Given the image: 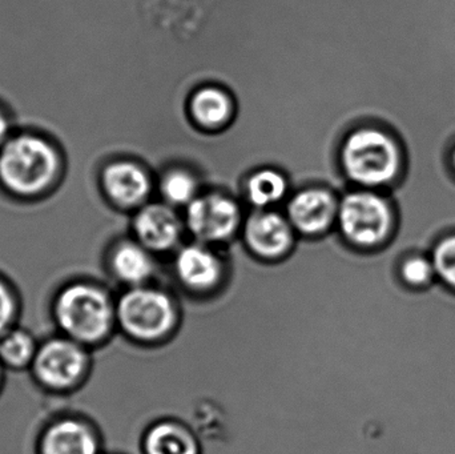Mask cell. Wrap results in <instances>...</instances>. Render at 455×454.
Here are the masks:
<instances>
[{
    "label": "cell",
    "mask_w": 455,
    "mask_h": 454,
    "mask_svg": "<svg viewBox=\"0 0 455 454\" xmlns=\"http://www.w3.org/2000/svg\"><path fill=\"white\" fill-rule=\"evenodd\" d=\"M192 111L202 124L220 125L229 119L232 106L223 91L205 88L195 95Z\"/></svg>",
    "instance_id": "e0dca14e"
},
{
    "label": "cell",
    "mask_w": 455,
    "mask_h": 454,
    "mask_svg": "<svg viewBox=\"0 0 455 454\" xmlns=\"http://www.w3.org/2000/svg\"><path fill=\"white\" fill-rule=\"evenodd\" d=\"M40 341L26 328L13 327L0 336V365L4 370H29Z\"/></svg>",
    "instance_id": "9a60e30c"
},
{
    "label": "cell",
    "mask_w": 455,
    "mask_h": 454,
    "mask_svg": "<svg viewBox=\"0 0 455 454\" xmlns=\"http://www.w3.org/2000/svg\"><path fill=\"white\" fill-rule=\"evenodd\" d=\"M20 296L12 280L0 274V336L18 325Z\"/></svg>",
    "instance_id": "d6986e66"
},
{
    "label": "cell",
    "mask_w": 455,
    "mask_h": 454,
    "mask_svg": "<svg viewBox=\"0 0 455 454\" xmlns=\"http://www.w3.org/2000/svg\"><path fill=\"white\" fill-rule=\"evenodd\" d=\"M344 165L355 183L382 186L397 175L400 151L387 133L377 130L357 131L345 144Z\"/></svg>",
    "instance_id": "277c9868"
},
{
    "label": "cell",
    "mask_w": 455,
    "mask_h": 454,
    "mask_svg": "<svg viewBox=\"0 0 455 454\" xmlns=\"http://www.w3.org/2000/svg\"><path fill=\"white\" fill-rule=\"evenodd\" d=\"M88 370V348L58 333L40 341L28 372L43 391L53 394H68L82 386Z\"/></svg>",
    "instance_id": "3957f363"
},
{
    "label": "cell",
    "mask_w": 455,
    "mask_h": 454,
    "mask_svg": "<svg viewBox=\"0 0 455 454\" xmlns=\"http://www.w3.org/2000/svg\"><path fill=\"white\" fill-rule=\"evenodd\" d=\"M163 194L173 204L192 203L196 194V181L188 173L176 171L163 181Z\"/></svg>",
    "instance_id": "44dd1931"
},
{
    "label": "cell",
    "mask_w": 455,
    "mask_h": 454,
    "mask_svg": "<svg viewBox=\"0 0 455 454\" xmlns=\"http://www.w3.org/2000/svg\"><path fill=\"white\" fill-rule=\"evenodd\" d=\"M51 316L58 333L90 349L111 333L116 323V304L95 283L68 279L52 296Z\"/></svg>",
    "instance_id": "7a4b0ae2"
},
{
    "label": "cell",
    "mask_w": 455,
    "mask_h": 454,
    "mask_svg": "<svg viewBox=\"0 0 455 454\" xmlns=\"http://www.w3.org/2000/svg\"><path fill=\"white\" fill-rule=\"evenodd\" d=\"M98 434L77 416H60L47 423L37 437L36 454H99Z\"/></svg>",
    "instance_id": "52a82bcc"
},
{
    "label": "cell",
    "mask_w": 455,
    "mask_h": 454,
    "mask_svg": "<svg viewBox=\"0 0 455 454\" xmlns=\"http://www.w3.org/2000/svg\"><path fill=\"white\" fill-rule=\"evenodd\" d=\"M238 219V210L232 200L212 195L195 199L189 204L187 220L195 236L216 242L233 234Z\"/></svg>",
    "instance_id": "ba28073f"
},
{
    "label": "cell",
    "mask_w": 455,
    "mask_h": 454,
    "mask_svg": "<svg viewBox=\"0 0 455 454\" xmlns=\"http://www.w3.org/2000/svg\"><path fill=\"white\" fill-rule=\"evenodd\" d=\"M432 260L438 279L455 291V237L443 240L435 248Z\"/></svg>",
    "instance_id": "7402d4cb"
},
{
    "label": "cell",
    "mask_w": 455,
    "mask_h": 454,
    "mask_svg": "<svg viewBox=\"0 0 455 454\" xmlns=\"http://www.w3.org/2000/svg\"><path fill=\"white\" fill-rule=\"evenodd\" d=\"M112 274L125 284H143L154 272V264L148 253L132 243L117 245L111 255Z\"/></svg>",
    "instance_id": "5bb4252c"
},
{
    "label": "cell",
    "mask_w": 455,
    "mask_h": 454,
    "mask_svg": "<svg viewBox=\"0 0 455 454\" xmlns=\"http://www.w3.org/2000/svg\"><path fill=\"white\" fill-rule=\"evenodd\" d=\"M176 271L184 284L194 290H208L221 276V267L213 253L205 248L191 245L178 255Z\"/></svg>",
    "instance_id": "4fadbf2b"
},
{
    "label": "cell",
    "mask_w": 455,
    "mask_h": 454,
    "mask_svg": "<svg viewBox=\"0 0 455 454\" xmlns=\"http://www.w3.org/2000/svg\"><path fill=\"white\" fill-rule=\"evenodd\" d=\"M339 216L345 236L360 245L382 242L392 223L389 205L371 192H355L345 197Z\"/></svg>",
    "instance_id": "8992f818"
},
{
    "label": "cell",
    "mask_w": 455,
    "mask_h": 454,
    "mask_svg": "<svg viewBox=\"0 0 455 454\" xmlns=\"http://www.w3.org/2000/svg\"><path fill=\"white\" fill-rule=\"evenodd\" d=\"M135 229L139 239L147 247L164 251L175 244L180 226L172 210L165 205L152 204L136 216Z\"/></svg>",
    "instance_id": "7c38bea8"
},
{
    "label": "cell",
    "mask_w": 455,
    "mask_h": 454,
    "mask_svg": "<svg viewBox=\"0 0 455 454\" xmlns=\"http://www.w3.org/2000/svg\"><path fill=\"white\" fill-rule=\"evenodd\" d=\"M101 189L119 207H133L143 202L149 191V181L140 167L128 162H116L103 168Z\"/></svg>",
    "instance_id": "9c48e42d"
},
{
    "label": "cell",
    "mask_w": 455,
    "mask_h": 454,
    "mask_svg": "<svg viewBox=\"0 0 455 454\" xmlns=\"http://www.w3.org/2000/svg\"><path fill=\"white\" fill-rule=\"evenodd\" d=\"M291 223L307 234L323 231L331 226L337 207L333 196L323 189H307L297 195L289 204Z\"/></svg>",
    "instance_id": "30bf717a"
},
{
    "label": "cell",
    "mask_w": 455,
    "mask_h": 454,
    "mask_svg": "<svg viewBox=\"0 0 455 454\" xmlns=\"http://www.w3.org/2000/svg\"><path fill=\"white\" fill-rule=\"evenodd\" d=\"M246 242L249 247L265 258L283 255L291 243L289 224L275 213H256L246 224Z\"/></svg>",
    "instance_id": "8fae6325"
},
{
    "label": "cell",
    "mask_w": 455,
    "mask_h": 454,
    "mask_svg": "<svg viewBox=\"0 0 455 454\" xmlns=\"http://www.w3.org/2000/svg\"><path fill=\"white\" fill-rule=\"evenodd\" d=\"M147 454H199L196 440L175 423H160L146 437Z\"/></svg>",
    "instance_id": "2e32d148"
},
{
    "label": "cell",
    "mask_w": 455,
    "mask_h": 454,
    "mask_svg": "<svg viewBox=\"0 0 455 454\" xmlns=\"http://www.w3.org/2000/svg\"><path fill=\"white\" fill-rule=\"evenodd\" d=\"M13 132L15 128H13L12 120L7 111L0 106V147L11 138Z\"/></svg>",
    "instance_id": "603a6c76"
},
{
    "label": "cell",
    "mask_w": 455,
    "mask_h": 454,
    "mask_svg": "<svg viewBox=\"0 0 455 454\" xmlns=\"http://www.w3.org/2000/svg\"><path fill=\"white\" fill-rule=\"evenodd\" d=\"M285 191V179L275 171H261L251 176L248 183L249 200L259 207L278 202Z\"/></svg>",
    "instance_id": "ac0fdd59"
},
{
    "label": "cell",
    "mask_w": 455,
    "mask_h": 454,
    "mask_svg": "<svg viewBox=\"0 0 455 454\" xmlns=\"http://www.w3.org/2000/svg\"><path fill=\"white\" fill-rule=\"evenodd\" d=\"M175 322V307L160 291L135 287L124 293L116 304L117 324L136 340L164 338Z\"/></svg>",
    "instance_id": "5b68a950"
},
{
    "label": "cell",
    "mask_w": 455,
    "mask_h": 454,
    "mask_svg": "<svg viewBox=\"0 0 455 454\" xmlns=\"http://www.w3.org/2000/svg\"><path fill=\"white\" fill-rule=\"evenodd\" d=\"M63 170L60 149L42 133L16 131L0 147V186L16 199L47 196L60 183Z\"/></svg>",
    "instance_id": "6da1fadb"
},
{
    "label": "cell",
    "mask_w": 455,
    "mask_h": 454,
    "mask_svg": "<svg viewBox=\"0 0 455 454\" xmlns=\"http://www.w3.org/2000/svg\"><path fill=\"white\" fill-rule=\"evenodd\" d=\"M454 164H455V154H454Z\"/></svg>",
    "instance_id": "d4e9b609"
},
{
    "label": "cell",
    "mask_w": 455,
    "mask_h": 454,
    "mask_svg": "<svg viewBox=\"0 0 455 454\" xmlns=\"http://www.w3.org/2000/svg\"><path fill=\"white\" fill-rule=\"evenodd\" d=\"M435 276L437 275H435L433 260L422 258V256L409 258L408 260L403 261V267H401L403 282L411 288H416V290H422V288L432 284Z\"/></svg>",
    "instance_id": "ffe728a7"
},
{
    "label": "cell",
    "mask_w": 455,
    "mask_h": 454,
    "mask_svg": "<svg viewBox=\"0 0 455 454\" xmlns=\"http://www.w3.org/2000/svg\"><path fill=\"white\" fill-rule=\"evenodd\" d=\"M3 384H4V368L0 365V392H2Z\"/></svg>",
    "instance_id": "cb8c5ba5"
}]
</instances>
